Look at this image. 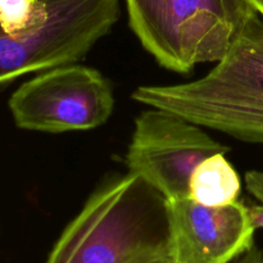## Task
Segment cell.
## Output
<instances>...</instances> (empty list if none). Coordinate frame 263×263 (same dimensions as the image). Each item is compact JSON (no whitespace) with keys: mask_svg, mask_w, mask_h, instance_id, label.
<instances>
[{"mask_svg":"<svg viewBox=\"0 0 263 263\" xmlns=\"http://www.w3.org/2000/svg\"><path fill=\"white\" fill-rule=\"evenodd\" d=\"M172 256L170 202L128 172L90 195L45 263H154Z\"/></svg>","mask_w":263,"mask_h":263,"instance_id":"1","label":"cell"},{"mask_svg":"<svg viewBox=\"0 0 263 263\" xmlns=\"http://www.w3.org/2000/svg\"><path fill=\"white\" fill-rule=\"evenodd\" d=\"M202 127L263 144V20L254 14L205 76L176 85H144L133 92Z\"/></svg>","mask_w":263,"mask_h":263,"instance_id":"2","label":"cell"},{"mask_svg":"<svg viewBox=\"0 0 263 263\" xmlns=\"http://www.w3.org/2000/svg\"><path fill=\"white\" fill-rule=\"evenodd\" d=\"M128 25L159 66L189 73L218 62L258 14L243 0H125Z\"/></svg>","mask_w":263,"mask_h":263,"instance_id":"3","label":"cell"},{"mask_svg":"<svg viewBox=\"0 0 263 263\" xmlns=\"http://www.w3.org/2000/svg\"><path fill=\"white\" fill-rule=\"evenodd\" d=\"M22 130L61 134L104 125L113 113L110 82L91 67L72 63L39 72L18 86L8 102Z\"/></svg>","mask_w":263,"mask_h":263,"instance_id":"4","label":"cell"},{"mask_svg":"<svg viewBox=\"0 0 263 263\" xmlns=\"http://www.w3.org/2000/svg\"><path fill=\"white\" fill-rule=\"evenodd\" d=\"M200 127L161 108L141 112L126 153L128 172L145 180L168 202L189 198L195 167L207 157L229 152Z\"/></svg>","mask_w":263,"mask_h":263,"instance_id":"5","label":"cell"},{"mask_svg":"<svg viewBox=\"0 0 263 263\" xmlns=\"http://www.w3.org/2000/svg\"><path fill=\"white\" fill-rule=\"evenodd\" d=\"M89 15L73 0H51L43 17L20 33L0 25V86L30 73L77 63L94 48Z\"/></svg>","mask_w":263,"mask_h":263,"instance_id":"6","label":"cell"},{"mask_svg":"<svg viewBox=\"0 0 263 263\" xmlns=\"http://www.w3.org/2000/svg\"><path fill=\"white\" fill-rule=\"evenodd\" d=\"M174 263H230L254 247L248 205L205 207L194 200L170 202Z\"/></svg>","mask_w":263,"mask_h":263,"instance_id":"7","label":"cell"},{"mask_svg":"<svg viewBox=\"0 0 263 263\" xmlns=\"http://www.w3.org/2000/svg\"><path fill=\"white\" fill-rule=\"evenodd\" d=\"M225 154L207 157L195 167L189 182V199L205 207H222L238 200L240 177Z\"/></svg>","mask_w":263,"mask_h":263,"instance_id":"8","label":"cell"},{"mask_svg":"<svg viewBox=\"0 0 263 263\" xmlns=\"http://www.w3.org/2000/svg\"><path fill=\"white\" fill-rule=\"evenodd\" d=\"M247 190L258 200L259 204L249 205L248 215L254 230L263 229V171L253 170L246 174Z\"/></svg>","mask_w":263,"mask_h":263,"instance_id":"9","label":"cell"},{"mask_svg":"<svg viewBox=\"0 0 263 263\" xmlns=\"http://www.w3.org/2000/svg\"><path fill=\"white\" fill-rule=\"evenodd\" d=\"M235 263H263V251L253 247L248 252L241 254L239 258H236Z\"/></svg>","mask_w":263,"mask_h":263,"instance_id":"10","label":"cell"},{"mask_svg":"<svg viewBox=\"0 0 263 263\" xmlns=\"http://www.w3.org/2000/svg\"><path fill=\"white\" fill-rule=\"evenodd\" d=\"M249 7L253 8L257 13L263 18V0H243Z\"/></svg>","mask_w":263,"mask_h":263,"instance_id":"11","label":"cell"},{"mask_svg":"<svg viewBox=\"0 0 263 263\" xmlns=\"http://www.w3.org/2000/svg\"><path fill=\"white\" fill-rule=\"evenodd\" d=\"M154 263H174V261H171V259H167V261H159V262H154Z\"/></svg>","mask_w":263,"mask_h":263,"instance_id":"12","label":"cell"}]
</instances>
